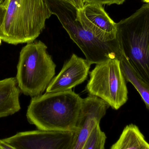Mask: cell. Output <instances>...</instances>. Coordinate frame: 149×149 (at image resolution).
<instances>
[{"label":"cell","mask_w":149,"mask_h":149,"mask_svg":"<svg viewBox=\"0 0 149 149\" xmlns=\"http://www.w3.org/2000/svg\"><path fill=\"white\" fill-rule=\"evenodd\" d=\"M52 15L45 0H4L0 4V37L13 45L32 42Z\"/></svg>","instance_id":"cell-1"},{"label":"cell","mask_w":149,"mask_h":149,"mask_svg":"<svg viewBox=\"0 0 149 149\" xmlns=\"http://www.w3.org/2000/svg\"><path fill=\"white\" fill-rule=\"evenodd\" d=\"M83 99L72 90L32 97L26 113L38 129L76 132Z\"/></svg>","instance_id":"cell-2"},{"label":"cell","mask_w":149,"mask_h":149,"mask_svg":"<svg viewBox=\"0 0 149 149\" xmlns=\"http://www.w3.org/2000/svg\"><path fill=\"white\" fill-rule=\"evenodd\" d=\"M45 1L52 15L56 16L91 64H97L113 58H119L121 49L116 38L104 42L86 29L77 19L78 10L65 0Z\"/></svg>","instance_id":"cell-3"},{"label":"cell","mask_w":149,"mask_h":149,"mask_svg":"<svg viewBox=\"0 0 149 149\" xmlns=\"http://www.w3.org/2000/svg\"><path fill=\"white\" fill-rule=\"evenodd\" d=\"M122 52L136 73L149 85V3L116 23Z\"/></svg>","instance_id":"cell-4"},{"label":"cell","mask_w":149,"mask_h":149,"mask_svg":"<svg viewBox=\"0 0 149 149\" xmlns=\"http://www.w3.org/2000/svg\"><path fill=\"white\" fill-rule=\"evenodd\" d=\"M47 50L41 41L27 43L21 49L15 78L20 91L25 95H41L54 78L56 65Z\"/></svg>","instance_id":"cell-5"},{"label":"cell","mask_w":149,"mask_h":149,"mask_svg":"<svg viewBox=\"0 0 149 149\" xmlns=\"http://www.w3.org/2000/svg\"><path fill=\"white\" fill-rule=\"evenodd\" d=\"M126 82L120 60L113 58L96 64L90 72L86 89L90 95L100 98L118 110L128 100Z\"/></svg>","instance_id":"cell-6"},{"label":"cell","mask_w":149,"mask_h":149,"mask_svg":"<svg viewBox=\"0 0 149 149\" xmlns=\"http://www.w3.org/2000/svg\"><path fill=\"white\" fill-rule=\"evenodd\" d=\"M75 132L38 130L17 133L3 139L17 149H72Z\"/></svg>","instance_id":"cell-7"},{"label":"cell","mask_w":149,"mask_h":149,"mask_svg":"<svg viewBox=\"0 0 149 149\" xmlns=\"http://www.w3.org/2000/svg\"><path fill=\"white\" fill-rule=\"evenodd\" d=\"M77 18L86 29L104 42L116 38V23L109 17L102 5L86 3L77 10Z\"/></svg>","instance_id":"cell-8"},{"label":"cell","mask_w":149,"mask_h":149,"mask_svg":"<svg viewBox=\"0 0 149 149\" xmlns=\"http://www.w3.org/2000/svg\"><path fill=\"white\" fill-rule=\"evenodd\" d=\"M109 106L97 96L89 95L83 99L77 131L72 149H83L90 132L100 123Z\"/></svg>","instance_id":"cell-9"},{"label":"cell","mask_w":149,"mask_h":149,"mask_svg":"<svg viewBox=\"0 0 149 149\" xmlns=\"http://www.w3.org/2000/svg\"><path fill=\"white\" fill-rule=\"evenodd\" d=\"M91 64L86 60L73 54L54 77L46 89V93H56L71 90L86 79Z\"/></svg>","instance_id":"cell-10"},{"label":"cell","mask_w":149,"mask_h":149,"mask_svg":"<svg viewBox=\"0 0 149 149\" xmlns=\"http://www.w3.org/2000/svg\"><path fill=\"white\" fill-rule=\"evenodd\" d=\"M21 92L15 77L0 80V118L12 115L21 109Z\"/></svg>","instance_id":"cell-11"},{"label":"cell","mask_w":149,"mask_h":149,"mask_svg":"<svg viewBox=\"0 0 149 149\" xmlns=\"http://www.w3.org/2000/svg\"><path fill=\"white\" fill-rule=\"evenodd\" d=\"M111 149H149V143L138 127L130 124L124 128Z\"/></svg>","instance_id":"cell-12"},{"label":"cell","mask_w":149,"mask_h":149,"mask_svg":"<svg viewBox=\"0 0 149 149\" xmlns=\"http://www.w3.org/2000/svg\"><path fill=\"white\" fill-rule=\"evenodd\" d=\"M119 59L121 69L126 81L130 82L134 87L149 111V85L136 73L121 50Z\"/></svg>","instance_id":"cell-13"},{"label":"cell","mask_w":149,"mask_h":149,"mask_svg":"<svg viewBox=\"0 0 149 149\" xmlns=\"http://www.w3.org/2000/svg\"><path fill=\"white\" fill-rule=\"evenodd\" d=\"M106 139V134L98 124L90 132L83 149H104Z\"/></svg>","instance_id":"cell-14"},{"label":"cell","mask_w":149,"mask_h":149,"mask_svg":"<svg viewBox=\"0 0 149 149\" xmlns=\"http://www.w3.org/2000/svg\"><path fill=\"white\" fill-rule=\"evenodd\" d=\"M126 0H83L86 3H95L100 5H110L116 4L118 5L123 4Z\"/></svg>","instance_id":"cell-15"},{"label":"cell","mask_w":149,"mask_h":149,"mask_svg":"<svg viewBox=\"0 0 149 149\" xmlns=\"http://www.w3.org/2000/svg\"><path fill=\"white\" fill-rule=\"evenodd\" d=\"M67 2L75 7L78 10L81 9L84 6L83 0H65Z\"/></svg>","instance_id":"cell-16"},{"label":"cell","mask_w":149,"mask_h":149,"mask_svg":"<svg viewBox=\"0 0 149 149\" xmlns=\"http://www.w3.org/2000/svg\"><path fill=\"white\" fill-rule=\"evenodd\" d=\"M0 149H17L7 143L5 142L3 139H0Z\"/></svg>","instance_id":"cell-17"},{"label":"cell","mask_w":149,"mask_h":149,"mask_svg":"<svg viewBox=\"0 0 149 149\" xmlns=\"http://www.w3.org/2000/svg\"><path fill=\"white\" fill-rule=\"evenodd\" d=\"M141 1L146 3H149V0H141Z\"/></svg>","instance_id":"cell-18"},{"label":"cell","mask_w":149,"mask_h":149,"mask_svg":"<svg viewBox=\"0 0 149 149\" xmlns=\"http://www.w3.org/2000/svg\"><path fill=\"white\" fill-rule=\"evenodd\" d=\"M3 1H4V0H0V4H1Z\"/></svg>","instance_id":"cell-19"},{"label":"cell","mask_w":149,"mask_h":149,"mask_svg":"<svg viewBox=\"0 0 149 149\" xmlns=\"http://www.w3.org/2000/svg\"><path fill=\"white\" fill-rule=\"evenodd\" d=\"M2 39L0 37V45H1V44Z\"/></svg>","instance_id":"cell-20"}]
</instances>
